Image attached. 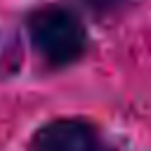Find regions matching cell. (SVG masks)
I'll list each match as a JSON object with an SVG mask.
<instances>
[{"label":"cell","mask_w":151,"mask_h":151,"mask_svg":"<svg viewBox=\"0 0 151 151\" xmlns=\"http://www.w3.org/2000/svg\"><path fill=\"white\" fill-rule=\"evenodd\" d=\"M17 47V40H9V35H0V78H14L19 73L21 52Z\"/></svg>","instance_id":"3"},{"label":"cell","mask_w":151,"mask_h":151,"mask_svg":"<svg viewBox=\"0 0 151 151\" xmlns=\"http://www.w3.org/2000/svg\"><path fill=\"white\" fill-rule=\"evenodd\" d=\"M26 151H123L106 130L85 116H54L28 137Z\"/></svg>","instance_id":"2"},{"label":"cell","mask_w":151,"mask_h":151,"mask_svg":"<svg viewBox=\"0 0 151 151\" xmlns=\"http://www.w3.org/2000/svg\"><path fill=\"white\" fill-rule=\"evenodd\" d=\"M83 5L97 17H109L123 12V7L132 5V0H83Z\"/></svg>","instance_id":"4"},{"label":"cell","mask_w":151,"mask_h":151,"mask_svg":"<svg viewBox=\"0 0 151 151\" xmlns=\"http://www.w3.org/2000/svg\"><path fill=\"white\" fill-rule=\"evenodd\" d=\"M21 28L40 66L52 73L78 66L92 47L85 14L59 0L31 7L24 14Z\"/></svg>","instance_id":"1"}]
</instances>
